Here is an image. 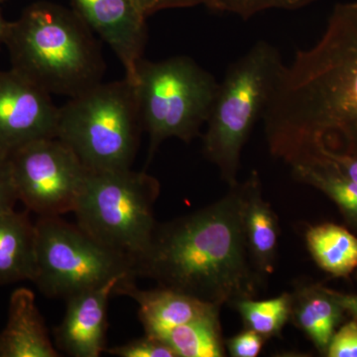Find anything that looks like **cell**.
I'll return each mask as SVG.
<instances>
[{
    "mask_svg": "<svg viewBox=\"0 0 357 357\" xmlns=\"http://www.w3.org/2000/svg\"><path fill=\"white\" fill-rule=\"evenodd\" d=\"M270 153L289 166L357 155V1L333 9L323 36L301 50L262 116Z\"/></svg>",
    "mask_w": 357,
    "mask_h": 357,
    "instance_id": "6da1fadb",
    "label": "cell"
},
{
    "mask_svg": "<svg viewBox=\"0 0 357 357\" xmlns=\"http://www.w3.org/2000/svg\"><path fill=\"white\" fill-rule=\"evenodd\" d=\"M246 184L237 182L215 203L168 222L157 223L144 255L134 264L136 278L222 307L255 299L265 276L246 243Z\"/></svg>",
    "mask_w": 357,
    "mask_h": 357,
    "instance_id": "7a4b0ae2",
    "label": "cell"
},
{
    "mask_svg": "<svg viewBox=\"0 0 357 357\" xmlns=\"http://www.w3.org/2000/svg\"><path fill=\"white\" fill-rule=\"evenodd\" d=\"M11 68L50 95H81L102 82L105 64L93 32L73 9L49 1L8 21Z\"/></svg>",
    "mask_w": 357,
    "mask_h": 357,
    "instance_id": "3957f363",
    "label": "cell"
},
{
    "mask_svg": "<svg viewBox=\"0 0 357 357\" xmlns=\"http://www.w3.org/2000/svg\"><path fill=\"white\" fill-rule=\"evenodd\" d=\"M284 67L278 49L259 41L229 66L218 86L206 123L203 152L229 187L238 182L243 146L262 119Z\"/></svg>",
    "mask_w": 357,
    "mask_h": 357,
    "instance_id": "277c9868",
    "label": "cell"
},
{
    "mask_svg": "<svg viewBox=\"0 0 357 357\" xmlns=\"http://www.w3.org/2000/svg\"><path fill=\"white\" fill-rule=\"evenodd\" d=\"M142 131L136 86L126 77L100 82L59 107L57 137L91 171L131 168Z\"/></svg>",
    "mask_w": 357,
    "mask_h": 357,
    "instance_id": "5b68a950",
    "label": "cell"
},
{
    "mask_svg": "<svg viewBox=\"0 0 357 357\" xmlns=\"http://www.w3.org/2000/svg\"><path fill=\"white\" fill-rule=\"evenodd\" d=\"M159 195V181L149 174L131 168L89 170L74 211L77 225L133 270L153 236Z\"/></svg>",
    "mask_w": 357,
    "mask_h": 357,
    "instance_id": "8992f818",
    "label": "cell"
},
{
    "mask_svg": "<svg viewBox=\"0 0 357 357\" xmlns=\"http://www.w3.org/2000/svg\"><path fill=\"white\" fill-rule=\"evenodd\" d=\"M143 130L149 135V160L169 138L191 142L208 121L218 86L192 58L177 56L138 65L134 83Z\"/></svg>",
    "mask_w": 357,
    "mask_h": 357,
    "instance_id": "52a82bcc",
    "label": "cell"
},
{
    "mask_svg": "<svg viewBox=\"0 0 357 357\" xmlns=\"http://www.w3.org/2000/svg\"><path fill=\"white\" fill-rule=\"evenodd\" d=\"M33 283L45 296L68 300L117 276L135 278L130 263L61 217H39Z\"/></svg>",
    "mask_w": 357,
    "mask_h": 357,
    "instance_id": "ba28073f",
    "label": "cell"
},
{
    "mask_svg": "<svg viewBox=\"0 0 357 357\" xmlns=\"http://www.w3.org/2000/svg\"><path fill=\"white\" fill-rule=\"evenodd\" d=\"M18 199L38 217L74 213L89 170L58 137L28 143L9 156Z\"/></svg>",
    "mask_w": 357,
    "mask_h": 357,
    "instance_id": "9c48e42d",
    "label": "cell"
},
{
    "mask_svg": "<svg viewBox=\"0 0 357 357\" xmlns=\"http://www.w3.org/2000/svg\"><path fill=\"white\" fill-rule=\"evenodd\" d=\"M58 117L50 93L13 69L0 70V153L57 137Z\"/></svg>",
    "mask_w": 357,
    "mask_h": 357,
    "instance_id": "30bf717a",
    "label": "cell"
},
{
    "mask_svg": "<svg viewBox=\"0 0 357 357\" xmlns=\"http://www.w3.org/2000/svg\"><path fill=\"white\" fill-rule=\"evenodd\" d=\"M73 10L121 61L126 77L135 83L147 43L146 20L131 0H70Z\"/></svg>",
    "mask_w": 357,
    "mask_h": 357,
    "instance_id": "8fae6325",
    "label": "cell"
},
{
    "mask_svg": "<svg viewBox=\"0 0 357 357\" xmlns=\"http://www.w3.org/2000/svg\"><path fill=\"white\" fill-rule=\"evenodd\" d=\"M135 280L117 276L98 287L89 289L67 301L62 323L54 331L61 351L73 357H98L107 351V307L110 297L123 281Z\"/></svg>",
    "mask_w": 357,
    "mask_h": 357,
    "instance_id": "7c38bea8",
    "label": "cell"
},
{
    "mask_svg": "<svg viewBox=\"0 0 357 357\" xmlns=\"http://www.w3.org/2000/svg\"><path fill=\"white\" fill-rule=\"evenodd\" d=\"M115 295L128 296L135 301L145 333L157 337L191 321L218 317L222 309L172 289L141 290L136 286L135 280L121 282Z\"/></svg>",
    "mask_w": 357,
    "mask_h": 357,
    "instance_id": "4fadbf2b",
    "label": "cell"
},
{
    "mask_svg": "<svg viewBox=\"0 0 357 357\" xmlns=\"http://www.w3.org/2000/svg\"><path fill=\"white\" fill-rule=\"evenodd\" d=\"M58 356L34 293L16 289L9 300L6 328L0 333V357Z\"/></svg>",
    "mask_w": 357,
    "mask_h": 357,
    "instance_id": "5bb4252c",
    "label": "cell"
},
{
    "mask_svg": "<svg viewBox=\"0 0 357 357\" xmlns=\"http://www.w3.org/2000/svg\"><path fill=\"white\" fill-rule=\"evenodd\" d=\"M243 227L246 243L258 271L265 277L274 272L280 227L276 213L265 201L259 175L252 171L245 180Z\"/></svg>",
    "mask_w": 357,
    "mask_h": 357,
    "instance_id": "9a60e30c",
    "label": "cell"
},
{
    "mask_svg": "<svg viewBox=\"0 0 357 357\" xmlns=\"http://www.w3.org/2000/svg\"><path fill=\"white\" fill-rule=\"evenodd\" d=\"M28 213H0V285L34 278L36 227Z\"/></svg>",
    "mask_w": 357,
    "mask_h": 357,
    "instance_id": "2e32d148",
    "label": "cell"
},
{
    "mask_svg": "<svg viewBox=\"0 0 357 357\" xmlns=\"http://www.w3.org/2000/svg\"><path fill=\"white\" fill-rule=\"evenodd\" d=\"M291 296L290 321L306 333L321 354H326L347 312L335 299L333 290L319 284L302 286Z\"/></svg>",
    "mask_w": 357,
    "mask_h": 357,
    "instance_id": "e0dca14e",
    "label": "cell"
},
{
    "mask_svg": "<svg viewBox=\"0 0 357 357\" xmlns=\"http://www.w3.org/2000/svg\"><path fill=\"white\" fill-rule=\"evenodd\" d=\"M307 249L312 259L326 273L347 277L357 268V237L351 232L326 222L309 227L306 232Z\"/></svg>",
    "mask_w": 357,
    "mask_h": 357,
    "instance_id": "ac0fdd59",
    "label": "cell"
},
{
    "mask_svg": "<svg viewBox=\"0 0 357 357\" xmlns=\"http://www.w3.org/2000/svg\"><path fill=\"white\" fill-rule=\"evenodd\" d=\"M295 180L312 185L337 204L345 222L357 230V183L326 164L291 165Z\"/></svg>",
    "mask_w": 357,
    "mask_h": 357,
    "instance_id": "d6986e66",
    "label": "cell"
},
{
    "mask_svg": "<svg viewBox=\"0 0 357 357\" xmlns=\"http://www.w3.org/2000/svg\"><path fill=\"white\" fill-rule=\"evenodd\" d=\"M159 337L170 345L177 357L225 356L220 316L178 326Z\"/></svg>",
    "mask_w": 357,
    "mask_h": 357,
    "instance_id": "ffe728a7",
    "label": "cell"
},
{
    "mask_svg": "<svg viewBox=\"0 0 357 357\" xmlns=\"http://www.w3.org/2000/svg\"><path fill=\"white\" fill-rule=\"evenodd\" d=\"M292 296L281 294L278 297L265 301H239L234 307L241 314L245 328L255 331L266 340L278 337L291 319Z\"/></svg>",
    "mask_w": 357,
    "mask_h": 357,
    "instance_id": "44dd1931",
    "label": "cell"
},
{
    "mask_svg": "<svg viewBox=\"0 0 357 357\" xmlns=\"http://www.w3.org/2000/svg\"><path fill=\"white\" fill-rule=\"evenodd\" d=\"M319 0H218L215 13H230L248 20L270 9L296 10Z\"/></svg>",
    "mask_w": 357,
    "mask_h": 357,
    "instance_id": "7402d4cb",
    "label": "cell"
},
{
    "mask_svg": "<svg viewBox=\"0 0 357 357\" xmlns=\"http://www.w3.org/2000/svg\"><path fill=\"white\" fill-rule=\"evenodd\" d=\"M107 352L119 357H177L165 340L146 333L143 337L107 349Z\"/></svg>",
    "mask_w": 357,
    "mask_h": 357,
    "instance_id": "603a6c76",
    "label": "cell"
},
{
    "mask_svg": "<svg viewBox=\"0 0 357 357\" xmlns=\"http://www.w3.org/2000/svg\"><path fill=\"white\" fill-rule=\"evenodd\" d=\"M328 357H357V321L344 324L335 331L326 349Z\"/></svg>",
    "mask_w": 357,
    "mask_h": 357,
    "instance_id": "cb8c5ba5",
    "label": "cell"
},
{
    "mask_svg": "<svg viewBox=\"0 0 357 357\" xmlns=\"http://www.w3.org/2000/svg\"><path fill=\"white\" fill-rule=\"evenodd\" d=\"M266 340L255 331L244 328L238 335L225 340V349L232 357H256L259 356Z\"/></svg>",
    "mask_w": 357,
    "mask_h": 357,
    "instance_id": "d4e9b609",
    "label": "cell"
},
{
    "mask_svg": "<svg viewBox=\"0 0 357 357\" xmlns=\"http://www.w3.org/2000/svg\"><path fill=\"white\" fill-rule=\"evenodd\" d=\"M145 17L166 9L204 6L215 11L218 0H131Z\"/></svg>",
    "mask_w": 357,
    "mask_h": 357,
    "instance_id": "484cf974",
    "label": "cell"
},
{
    "mask_svg": "<svg viewBox=\"0 0 357 357\" xmlns=\"http://www.w3.org/2000/svg\"><path fill=\"white\" fill-rule=\"evenodd\" d=\"M18 201L10 159L9 156L0 153V213L15 210Z\"/></svg>",
    "mask_w": 357,
    "mask_h": 357,
    "instance_id": "4316f807",
    "label": "cell"
},
{
    "mask_svg": "<svg viewBox=\"0 0 357 357\" xmlns=\"http://www.w3.org/2000/svg\"><path fill=\"white\" fill-rule=\"evenodd\" d=\"M321 163L333 167L345 177L351 178L357 183V155L349 156V155L324 154L318 158L300 164H314Z\"/></svg>",
    "mask_w": 357,
    "mask_h": 357,
    "instance_id": "83f0119b",
    "label": "cell"
},
{
    "mask_svg": "<svg viewBox=\"0 0 357 357\" xmlns=\"http://www.w3.org/2000/svg\"><path fill=\"white\" fill-rule=\"evenodd\" d=\"M333 296L338 301L342 307H344L345 312H349L354 319L357 321V295H351V294H342L335 292L333 290Z\"/></svg>",
    "mask_w": 357,
    "mask_h": 357,
    "instance_id": "f1b7e54d",
    "label": "cell"
},
{
    "mask_svg": "<svg viewBox=\"0 0 357 357\" xmlns=\"http://www.w3.org/2000/svg\"><path fill=\"white\" fill-rule=\"evenodd\" d=\"M0 4H1V2H0ZM7 24H8V21H6L2 15L1 7H0V48H1L2 45H4Z\"/></svg>",
    "mask_w": 357,
    "mask_h": 357,
    "instance_id": "f546056e",
    "label": "cell"
},
{
    "mask_svg": "<svg viewBox=\"0 0 357 357\" xmlns=\"http://www.w3.org/2000/svg\"><path fill=\"white\" fill-rule=\"evenodd\" d=\"M4 1H6V0H0V2H1V3H2V2H4Z\"/></svg>",
    "mask_w": 357,
    "mask_h": 357,
    "instance_id": "4dcf8cb0",
    "label": "cell"
}]
</instances>
